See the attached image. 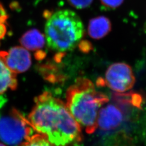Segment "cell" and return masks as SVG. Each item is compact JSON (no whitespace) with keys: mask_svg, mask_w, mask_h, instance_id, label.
Returning <instances> with one entry per match:
<instances>
[{"mask_svg":"<svg viewBox=\"0 0 146 146\" xmlns=\"http://www.w3.org/2000/svg\"><path fill=\"white\" fill-rule=\"evenodd\" d=\"M20 146H55L40 134L32 135Z\"/></svg>","mask_w":146,"mask_h":146,"instance_id":"8fae6325","label":"cell"},{"mask_svg":"<svg viewBox=\"0 0 146 146\" xmlns=\"http://www.w3.org/2000/svg\"><path fill=\"white\" fill-rule=\"evenodd\" d=\"M5 26L4 25L0 23V38L5 36Z\"/></svg>","mask_w":146,"mask_h":146,"instance_id":"5bb4252c","label":"cell"},{"mask_svg":"<svg viewBox=\"0 0 146 146\" xmlns=\"http://www.w3.org/2000/svg\"><path fill=\"white\" fill-rule=\"evenodd\" d=\"M17 86L16 74L12 73L0 60V95L9 88L15 90Z\"/></svg>","mask_w":146,"mask_h":146,"instance_id":"30bf717a","label":"cell"},{"mask_svg":"<svg viewBox=\"0 0 146 146\" xmlns=\"http://www.w3.org/2000/svg\"><path fill=\"white\" fill-rule=\"evenodd\" d=\"M45 37L48 47L58 53L74 49L84 36L83 23L73 11L62 9L47 11Z\"/></svg>","mask_w":146,"mask_h":146,"instance_id":"3957f363","label":"cell"},{"mask_svg":"<svg viewBox=\"0 0 146 146\" xmlns=\"http://www.w3.org/2000/svg\"><path fill=\"white\" fill-rule=\"evenodd\" d=\"M28 120L33 129L55 146H71L82 140L80 125L62 100L44 92L35 98Z\"/></svg>","mask_w":146,"mask_h":146,"instance_id":"6da1fadb","label":"cell"},{"mask_svg":"<svg viewBox=\"0 0 146 146\" xmlns=\"http://www.w3.org/2000/svg\"><path fill=\"white\" fill-rule=\"evenodd\" d=\"M20 42L22 46L26 49L38 52L43 48L46 37L36 29H32L25 33L21 37Z\"/></svg>","mask_w":146,"mask_h":146,"instance_id":"9c48e42d","label":"cell"},{"mask_svg":"<svg viewBox=\"0 0 146 146\" xmlns=\"http://www.w3.org/2000/svg\"><path fill=\"white\" fill-rule=\"evenodd\" d=\"M70 5L73 7L82 9L89 7L92 3L93 0H67Z\"/></svg>","mask_w":146,"mask_h":146,"instance_id":"7c38bea8","label":"cell"},{"mask_svg":"<svg viewBox=\"0 0 146 146\" xmlns=\"http://www.w3.org/2000/svg\"><path fill=\"white\" fill-rule=\"evenodd\" d=\"M111 28L110 19L104 16H100L89 21L88 32L92 38L99 40L108 34L111 31Z\"/></svg>","mask_w":146,"mask_h":146,"instance_id":"ba28073f","label":"cell"},{"mask_svg":"<svg viewBox=\"0 0 146 146\" xmlns=\"http://www.w3.org/2000/svg\"><path fill=\"white\" fill-rule=\"evenodd\" d=\"M123 120V115L121 109L115 105L108 104L100 110L98 125L103 131H110L117 128Z\"/></svg>","mask_w":146,"mask_h":146,"instance_id":"52a82bcc","label":"cell"},{"mask_svg":"<svg viewBox=\"0 0 146 146\" xmlns=\"http://www.w3.org/2000/svg\"><path fill=\"white\" fill-rule=\"evenodd\" d=\"M135 78L131 67L125 63H115L107 69L104 78L99 79L97 84L107 86L114 92H125L134 85Z\"/></svg>","mask_w":146,"mask_h":146,"instance_id":"5b68a950","label":"cell"},{"mask_svg":"<svg viewBox=\"0 0 146 146\" xmlns=\"http://www.w3.org/2000/svg\"><path fill=\"white\" fill-rule=\"evenodd\" d=\"M66 100V106L74 119L88 134H92L98 126L100 110L109 99L98 92L89 79L79 78L68 89Z\"/></svg>","mask_w":146,"mask_h":146,"instance_id":"7a4b0ae2","label":"cell"},{"mask_svg":"<svg viewBox=\"0 0 146 146\" xmlns=\"http://www.w3.org/2000/svg\"><path fill=\"white\" fill-rule=\"evenodd\" d=\"M102 5L107 8L115 9L121 5L124 0H100Z\"/></svg>","mask_w":146,"mask_h":146,"instance_id":"4fadbf2b","label":"cell"},{"mask_svg":"<svg viewBox=\"0 0 146 146\" xmlns=\"http://www.w3.org/2000/svg\"><path fill=\"white\" fill-rule=\"evenodd\" d=\"M0 146H7V145H5V144H3V143H1L0 142Z\"/></svg>","mask_w":146,"mask_h":146,"instance_id":"9a60e30c","label":"cell"},{"mask_svg":"<svg viewBox=\"0 0 146 146\" xmlns=\"http://www.w3.org/2000/svg\"><path fill=\"white\" fill-rule=\"evenodd\" d=\"M0 60L14 74L26 72L31 64V55L24 47H13L8 52H0Z\"/></svg>","mask_w":146,"mask_h":146,"instance_id":"8992f818","label":"cell"},{"mask_svg":"<svg viewBox=\"0 0 146 146\" xmlns=\"http://www.w3.org/2000/svg\"><path fill=\"white\" fill-rule=\"evenodd\" d=\"M28 119L13 108L8 115L0 117V139L11 146H20L33 135Z\"/></svg>","mask_w":146,"mask_h":146,"instance_id":"277c9868","label":"cell"}]
</instances>
